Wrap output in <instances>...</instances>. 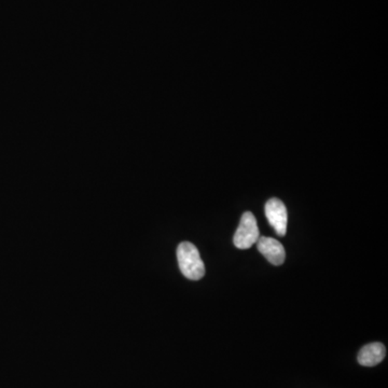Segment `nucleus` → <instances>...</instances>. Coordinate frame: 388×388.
Wrapping results in <instances>:
<instances>
[{
    "mask_svg": "<svg viewBox=\"0 0 388 388\" xmlns=\"http://www.w3.org/2000/svg\"><path fill=\"white\" fill-rule=\"evenodd\" d=\"M256 244L259 252H261L268 259V261L273 266H281L285 261V248L279 241L272 237H259Z\"/></svg>",
    "mask_w": 388,
    "mask_h": 388,
    "instance_id": "obj_4",
    "label": "nucleus"
},
{
    "mask_svg": "<svg viewBox=\"0 0 388 388\" xmlns=\"http://www.w3.org/2000/svg\"><path fill=\"white\" fill-rule=\"evenodd\" d=\"M179 269L185 277L191 281H198L205 275V266L200 252L192 243L183 242L177 248Z\"/></svg>",
    "mask_w": 388,
    "mask_h": 388,
    "instance_id": "obj_1",
    "label": "nucleus"
},
{
    "mask_svg": "<svg viewBox=\"0 0 388 388\" xmlns=\"http://www.w3.org/2000/svg\"><path fill=\"white\" fill-rule=\"evenodd\" d=\"M258 225L252 212H246L243 214L239 228L234 234L235 247L239 249H248L256 244L260 234H259Z\"/></svg>",
    "mask_w": 388,
    "mask_h": 388,
    "instance_id": "obj_2",
    "label": "nucleus"
},
{
    "mask_svg": "<svg viewBox=\"0 0 388 388\" xmlns=\"http://www.w3.org/2000/svg\"><path fill=\"white\" fill-rule=\"evenodd\" d=\"M385 356V347L380 342H376V343L364 345L359 351L357 360H358L359 364H362V366L374 367L376 364H381Z\"/></svg>",
    "mask_w": 388,
    "mask_h": 388,
    "instance_id": "obj_5",
    "label": "nucleus"
},
{
    "mask_svg": "<svg viewBox=\"0 0 388 388\" xmlns=\"http://www.w3.org/2000/svg\"><path fill=\"white\" fill-rule=\"evenodd\" d=\"M266 216L271 227L275 230L276 234L284 237L287 231L288 221L285 204L279 198H270L266 204Z\"/></svg>",
    "mask_w": 388,
    "mask_h": 388,
    "instance_id": "obj_3",
    "label": "nucleus"
}]
</instances>
